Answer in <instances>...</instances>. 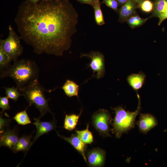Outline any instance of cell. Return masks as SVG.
Here are the masks:
<instances>
[{
  "label": "cell",
  "mask_w": 167,
  "mask_h": 167,
  "mask_svg": "<svg viewBox=\"0 0 167 167\" xmlns=\"http://www.w3.org/2000/svg\"><path fill=\"white\" fill-rule=\"evenodd\" d=\"M10 120L9 119L5 118L2 115L0 117V133H3L5 131V128L8 126Z\"/></svg>",
  "instance_id": "83f0119b"
},
{
  "label": "cell",
  "mask_w": 167,
  "mask_h": 167,
  "mask_svg": "<svg viewBox=\"0 0 167 167\" xmlns=\"http://www.w3.org/2000/svg\"><path fill=\"white\" fill-rule=\"evenodd\" d=\"M32 135H23L19 138L12 150L13 152L16 153L20 151L28 152L31 147Z\"/></svg>",
  "instance_id": "9a60e30c"
},
{
  "label": "cell",
  "mask_w": 167,
  "mask_h": 167,
  "mask_svg": "<svg viewBox=\"0 0 167 167\" xmlns=\"http://www.w3.org/2000/svg\"><path fill=\"white\" fill-rule=\"evenodd\" d=\"M150 17L146 18H143L136 13L129 18L126 21L129 26L132 28L139 27L144 24Z\"/></svg>",
  "instance_id": "44dd1931"
},
{
  "label": "cell",
  "mask_w": 167,
  "mask_h": 167,
  "mask_svg": "<svg viewBox=\"0 0 167 167\" xmlns=\"http://www.w3.org/2000/svg\"><path fill=\"white\" fill-rule=\"evenodd\" d=\"M118 3L123 5L127 1V0H116Z\"/></svg>",
  "instance_id": "f546056e"
},
{
  "label": "cell",
  "mask_w": 167,
  "mask_h": 167,
  "mask_svg": "<svg viewBox=\"0 0 167 167\" xmlns=\"http://www.w3.org/2000/svg\"><path fill=\"white\" fill-rule=\"evenodd\" d=\"M19 138L16 130L7 128L0 134V147H6L13 150Z\"/></svg>",
  "instance_id": "8fae6325"
},
{
  "label": "cell",
  "mask_w": 167,
  "mask_h": 167,
  "mask_svg": "<svg viewBox=\"0 0 167 167\" xmlns=\"http://www.w3.org/2000/svg\"><path fill=\"white\" fill-rule=\"evenodd\" d=\"M8 98L6 96L0 97V107L2 110V112L8 110L10 108Z\"/></svg>",
  "instance_id": "484cf974"
},
{
  "label": "cell",
  "mask_w": 167,
  "mask_h": 167,
  "mask_svg": "<svg viewBox=\"0 0 167 167\" xmlns=\"http://www.w3.org/2000/svg\"><path fill=\"white\" fill-rule=\"evenodd\" d=\"M12 61L0 46V71L2 72L10 66V63Z\"/></svg>",
  "instance_id": "603a6c76"
},
{
  "label": "cell",
  "mask_w": 167,
  "mask_h": 167,
  "mask_svg": "<svg viewBox=\"0 0 167 167\" xmlns=\"http://www.w3.org/2000/svg\"><path fill=\"white\" fill-rule=\"evenodd\" d=\"M138 104L136 109L134 112L126 111L122 106L112 108L115 113L113 123H111L112 133L116 137L119 139L122 135L127 133L135 126V119L141 109V100L137 92Z\"/></svg>",
  "instance_id": "3957f363"
},
{
  "label": "cell",
  "mask_w": 167,
  "mask_h": 167,
  "mask_svg": "<svg viewBox=\"0 0 167 167\" xmlns=\"http://www.w3.org/2000/svg\"><path fill=\"white\" fill-rule=\"evenodd\" d=\"M40 70L33 61L28 59L17 60L0 73V79L9 77L12 78L20 92L28 85L38 79Z\"/></svg>",
  "instance_id": "7a4b0ae2"
},
{
  "label": "cell",
  "mask_w": 167,
  "mask_h": 167,
  "mask_svg": "<svg viewBox=\"0 0 167 167\" xmlns=\"http://www.w3.org/2000/svg\"><path fill=\"white\" fill-rule=\"evenodd\" d=\"M45 91L46 90L37 79L20 92L29 103V106L33 105L38 109L41 114L40 118L48 112L52 113L48 105L49 99L45 97Z\"/></svg>",
  "instance_id": "277c9868"
},
{
  "label": "cell",
  "mask_w": 167,
  "mask_h": 167,
  "mask_svg": "<svg viewBox=\"0 0 167 167\" xmlns=\"http://www.w3.org/2000/svg\"><path fill=\"white\" fill-rule=\"evenodd\" d=\"M89 124H88L86 128L83 130H75L76 134L79 138L85 144H91L93 141L92 133L89 130Z\"/></svg>",
  "instance_id": "ffe728a7"
},
{
  "label": "cell",
  "mask_w": 167,
  "mask_h": 167,
  "mask_svg": "<svg viewBox=\"0 0 167 167\" xmlns=\"http://www.w3.org/2000/svg\"><path fill=\"white\" fill-rule=\"evenodd\" d=\"M158 18L159 21L158 25L159 26L165 20L167 19V7Z\"/></svg>",
  "instance_id": "f1b7e54d"
},
{
  "label": "cell",
  "mask_w": 167,
  "mask_h": 167,
  "mask_svg": "<svg viewBox=\"0 0 167 167\" xmlns=\"http://www.w3.org/2000/svg\"><path fill=\"white\" fill-rule=\"evenodd\" d=\"M61 88L68 97L76 96L79 98V86L73 81L67 80Z\"/></svg>",
  "instance_id": "2e32d148"
},
{
  "label": "cell",
  "mask_w": 167,
  "mask_h": 167,
  "mask_svg": "<svg viewBox=\"0 0 167 167\" xmlns=\"http://www.w3.org/2000/svg\"><path fill=\"white\" fill-rule=\"evenodd\" d=\"M133 0H127V2L118 10L119 21L126 22L131 16L136 14L135 10L138 7Z\"/></svg>",
  "instance_id": "4fadbf2b"
},
{
  "label": "cell",
  "mask_w": 167,
  "mask_h": 167,
  "mask_svg": "<svg viewBox=\"0 0 167 167\" xmlns=\"http://www.w3.org/2000/svg\"><path fill=\"white\" fill-rule=\"evenodd\" d=\"M87 57L91 59L88 66L92 70V76L99 79L103 77L105 74V58L104 55L99 51H92L88 53L81 54L80 57Z\"/></svg>",
  "instance_id": "52a82bcc"
},
{
  "label": "cell",
  "mask_w": 167,
  "mask_h": 167,
  "mask_svg": "<svg viewBox=\"0 0 167 167\" xmlns=\"http://www.w3.org/2000/svg\"><path fill=\"white\" fill-rule=\"evenodd\" d=\"M92 119V125L100 135L105 137L110 136L109 125L112 118L109 111L100 109L93 114Z\"/></svg>",
  "instance_id": "8992f818"
},
{
  "label": "cell",
  "mask_w": 167,
  "mask_h": 167,
  "mask_svg": "<svg viewBox=\"0 0 167 167\" xmlns=\"http://www.w3.org/2000/svg\"><path fill=\"white\" fill-rule=\"evenodd\" d=\"M29 2H33V3H35L36 2L40 1V0H27Z\"/></svg>",
  "instance_id": "d6a6232c"
},
{
  "label": "cell",
  "mask_w": 167,
  "mask_h": 167,
  "mask_svg": "<svg viewBox=\"0 0 167 167\" xmlns=\"http://www.w3.org/2000/svg\"><path fill=\"white\" fill-rule=\"evenodd\" d=\"M138 7L144 12L149 13L152 12L154 7V4L150 0H144Z\"/></svg>",
  "instance_id": "d4e9b609"
},
{
  "label": "cell",
  "mask_w": 167,
  "mask_h": 167,
  "mask_svg": "<svg viewBox=\"0 0 167 167\" xmlns=\"http://www.w3.org/2000/svg\"><path fill=\"white\" fill-rule=\"evenodd\" d=\"M101 5L100 0H93L91 5L94 8L95 22L99 26L105 24Z\"/></svg>",
  "instance_id": "ac0fdd59"
},
{
  "label": "cell",
  "mask_w": 167,
  "mask_h": 167,
  "mask_svg": "<svg viewBox=\"0 0 167 167\" xmlns=\"http://www.w3.org/2000/svg\"><path fill=\"white\" fill-rule=\"evenodd\" d=\"M6 96L9 98L15 101L18 100L19 97L22 96V94L19 91L17 87L14 86L12 87H4Z\"/></svg>",
  "instance_id": "cb8c5ba5"
},
{
  "label": "cell",
  "mask_w": 167,
  "mask_h": 167,
  "mask_svg": "<svg viewBox=\"0 0 167 167\" xmlns=\"http://www.w3.org/2000/svg\"><path fill=\"white\" fill-rule=\"evenodd\" d=\"M103 2L107 6L111 8L115 11H118V3L116 0H102Z\"/></svg>",
  "instance_id": "4316f807"
},
{
  "label": "cell",
  "mask_w": 167,
  "mask_h": 167,
  "mask_svg": "<svg viewBox=\"0 0 167 167\" xmlns=\"http://www.w3.org/2000/svg\"><path fill=\"white\" fill-rule=\"evenodd\" d=\"M58 136L68 142L82 156L86 163L87 161L85 155L87 150L86 144L79 138L76 134H72L70 137L61 135L57 132Z\"/></svg>",
  "instance_id": "7c38bea8"
},
{
  "label": "cell",
  "mask_w": 167,
  "mask_h": 167,
  "mask_svg": "<svg viewBox=\"0 0 167 167\" xmlns=\"http://www.w3.org/2000/svg\"><path fill=\"white\" fill-rule=\"evenodd\" d=\"M106 156L105 151L97 148L89 150L86 156L87 162L91 167H102L105 164Z\"/></svg>",
  "instance_id": "ba28073f"
},
{
  "label": "cell",
  "mask_w": 167,
  "mask_h": 167,
  "mask_svg": "<svg viewBox=\"0 0 167 167\" xmlns=\"http://www.w3.org/2000/svg\"><path fill=\"white\" fill-rule=\"evenodd\" d=\"M138 5H139L144 0H133Z\"/></svg>",
  "instance_id": "1f68e13d"
},
{
  "label": "cell",
  "mask_w": 167,
  "mask_h": 167,
  "mask_svg": "<svg viewBox=\"0 0 167 167\" xmlns=\"http://www.w3.org/2000/svg\"><path fill=\"white\" fill-rule=\"evenodd\" d=\"M21 39L10 25L8 36L5 39L0 40V46L11 61L17 60L23 53V48L20 43Z\"/></svg>",
  "instance_id": "5b68a950"
},
{
  "label": "cell",
  "mask_w": 167,
  "mask_h": 167,
  "mask_svg": "<svg viewBox=\"0 0 167 167\" xmlns=\"http://www.w3.org/2000/svg\"><path fill=\"white\" fill-rule=\"evenodd\" d=\"M78 1L83 3L88 4H90V2L89 0H76Z\"/></svg>",
  "instance_id": "4dcf8cb0"
},
{
  "label": "cell",
  "mask_w": 167,
  "mask_h": 167,
  "mask_svg": "<svg viewBox=\"0 0 167 167\" xmlns=\"http://www.w3.org/2000/svg\"><path fill=\"white\" fill-rule=\"evenodd\" d=\"M157 124L155 117L148 113L140 114L139 119L136 122L139 131L143 134H147Z\"/></svg>",
  "instance_id": "9c48e42d"
},
{
  "label": "cell",
  "mask_w": 167,
  "mask_h": 167,
  "mask_svg": "<svg viewBox=\"0 0 167 167\" xmlns=\"http://www.w3.org/2000/svg\"><path fill=\"white\" fill-rule=\"evenodd\" d=\"M152 14L150 17H159L167 7V0H154Z\"/></svg>",
  "instance_id": "d6986e66"
},
{
  "label": "cell",
  "mask_w": 167,
  "mask_h": 167,
  "mask_svg": "<svg viewBox=\"0 0 167 167\" xmlns=\"http://www.w3.org/2000/svg\"><path fill=\"white\" fill-rule=\"evenodd\" d=\"M40 118H34V122L33 124L36 126V131L34 139L32 141L31 146L40 137L55 130L57 127L54 120L50 122H42L40 120Z\"/></svg>",
  "instance_id": "30bf717a"
},
{
  "label": "cell",
  "mask_w": 167,
  "mask_h": 167,
  "mask_svg": "<svg viewBox=\"0 0 167 167\" xmlns=\"http://www.w3.org/2000/svg\"><path fill=\"white\" fill-rule=\"evenodd\" d=\"M27 107L24 110L19 112L15 115L13 118L18 124L26 125L32 123L27 112Z\"/></svg>",
  "instance_id": "7402d4cb"
},
{
  "label": "cell",
  "mask_w": 167,
  "mask_h": 167,
  "mask_svg": "<svg viewBox=\"0 0 167 167\" xmlns=\"http://www.w3.org/2000/svg\"><path fill=\"white\" fill-rule=\"evenodd\" d=\"M146 78V75L143 72L140 71L138 73L128 75L126 80L129 85L137 92L144 84Z\"/></svg>",
  "instance_id": "5bb4252c"
},
{
  "label": "cell",
  "mask_w": 167,
  "mask_h": 167,
  "mask_svg": "<svg viewBox=\"0 0 167 167\" xmlns=\"http://www.w3.org/2000/svg\"><path fill=\"white\" fill-rule=\"evenodd\" d=\"M78 13L68 0L23 2L15 19L20 37L34 52L60 56L70 48Z\"/></svg>",
  "instance_id": "6da1fadb"
},
{
  "label": "cell",
  "mask_w": 167,
  "mask_h": 167,
  "mask_svg": "<svg viewBox=\"0 0 167 167\" xmlns=\"http://www.w3.org/2000/svg\"><path fill=\"white\" fill-rule=\"evenodd\" d=\"M82 111V109L80 113L78 115L74 114L70 115L65 114L63 127L69 131H72L75 129L77 124Z\"/></svg>",
  "instance_id": "e0dca14e"
}]
</instances>
